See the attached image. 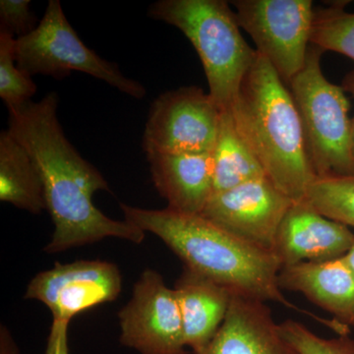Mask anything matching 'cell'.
Listing matches in <instances>:
<instances>
[{
    "mask_svg": "<svg viewBox=\"0 0 354 354\" xmlns=\"http://www.w3.org/2000/svg\"><path fill=\"white\" fill-rule=\"evenodd\" d=\"M58 97L50 93L39 102L8 109V131L31 156L44 184L46 209L55 232L44 251L58 253L106 237L139 244L145 232L127 221L104 215L93 202L109 184L94 165L81 157L57 120Z\"/></svg>",
    "mask_w": 354,
    "mask_h": 354,
    "instance_id": "6da1fadb",
    "label": "cell"
},
{
    "mask_svg": "<svg viewBox=\"0 0 354 354\" xmlns=\"http://www.w3.org/2000/svg\"><path fill=\"white\" fill-rule=\"evenodd\" d=\"M125 221L144 232L157 235L189 268L237 295L274 301L341 334L344 326L297 307L286 299L279 285L281 267L276 256L249 243L197 214L167 208L147 209L120 204Z\"/></svg>",
    "mask_w": 354,
    "mask_h": 354,
    "instance_id": "7a4b0ae2",
    "label": "cell"
},
{
    "mask_svg": "<svg viewBox=\"0 0 354 354\" xmlns=\"http://www.w3.org/2000/svg\"><path fill=\"white\" fill-rule=\"evenodd\" d=\"M235 128L265 176L293 201L317 178L290 88L257 51L230 109Z\"/></svg>",
    "mask_w": 354,
    "mask_h": 354,
    "instance_id": "3957f363",
    "label": "cell"
},
{
    "mask_svg": "<svg viewBox=\"0 0 354 354\" xmlns=\"http://www.w3.org/2000/svg\"><path fill=\"white\" fill-rule=\"evenodd\" d=\"M149 16L174 26L196 50L209 94L218 108L230 109L257 55L243 36L235 12L223 0H160Z\"/></svg>",
    "mask_w": 354,
    "mask_h": 354,
    "instance_id": "277c9868",
    "label": "cell"
},
{
    "mask_svg": "<svg viewBox=\"0 0 354 354\" xmlns=\"http://www.w3.org/2000/svg\"><path fill=\"white\" fill-rule=\"evenodd\" d=\"M324 51L310 44L301 71L288 84L299 114L305 145L317 178L354 176L353 120L342 85L321 68Z\"/></svg>",
    "mask_w": 354,
    "mask_h": 354,
    "instance_id": "5b68a950",
    "label": "cell"
},
{
    "mask_svg": "<svg viewBox=\"0 0 354 354\" xmlns=\"http://www.w3.org/2000/svg\"><path fill=\"white\" fill-rule=\"evenodd\" d=\"M16 64L28 76L57 79L72 71L104 81L135 99H143L146 88L123 75L115 64L102 59L79 38L65 17L59 0H50L43 19L27 36L16 39Z\"/></svg>",
    "mask_w": 354,
    "mask_h": 354,
    "instance_id": "8992f818",
    "label": "cell"
},
{
    "mask_svg": "<svg viewBox=\"0 0 354 354\" xmlns=\"http://www.w3.org/2000/svg\"><path fill=\"white\" fill-rule=\"evenodd\" d=\"M237 22L288 86L301 71L313 25L311 0H235Z\"/></svg>",
    "mask_w": 354,
    "mask_h": 354,
    "instance_id": "52a82bcc",
    "label": "cell"
},
{
    "mask_svg": "<svg viewBox=\"0 0 354 354\" xmlns=\"http://www.w3.org/2000/svg\"><path fill=\"white\" fill-rule=\"evenodd\" d=\"M221 111L209 93L196 86L169 91L153 102L143 136L150 153H211Z\"/></svg>",
    "mask_w": 354,
    "mask_h": 354,
    "instance_id": "ba28073f",
    "label": "cell"
},
{
    "mask_svg": "<svg viewBox=\"0 0 354 354\" xmlns=\"http://www.w3.org/2000/svg\"><path fill=\"white\" fill-rule=\"evenodd\" d=\"M118 317L123 346L141 354H187L176 290L158 272L144 271Z\"/></svg>",
    "mask_w": 354,
    "mask_h": 354,
    "instance_id": "9c48e42d",
    "label": "cell"
},
{
    "mask_svg": "<svg viewBox=\"0 0 354 354\" xmlns=\"http://www.w3.org/2000/svg\"><path fill=\"white\" fill-rule=\"evenodd\" d=\"M122 290L118 268L106 261L57 263L41 272L28 285L25 298L48 306L53 321L70 322L73 317L115 300Z\"/></svg>",
    "mask_w": 354,
    "mask_h": 354,
    "instance_id": "30bf717a",
    "label": "cell"
},
{
    "mask_svg": "<svg viewBox=\"0 0 354 354\" xmlns=\"http://www.w3.org/2000/svg\"><path fill=\"white\" fill-rule=\"evenodd\" d=\"M293 202L263 177L215 193L200 215L235 236L274 253L279 225Z\"/></svg>",
    "mask_w": 354,
    "mask_h": 354,
    "instance_id": "8fae6325",
    "label": "cell"
},
{
    "mask_svg": "<svg viewBox=\"0 0 354 354\" xmlns=\"http://www.w3.org/2000/svg\"><path fill=\"white\" fill-rule=\"evenodd\" d=\"M354 245L348 225L328 218L305 200L293 202L279 225L274 254L281 269L339 259Z\"/></svg>",
    "mask_w": 354,
    "mask_h": 354,
    "instance_id": "7c38bea8",
    "label": "cell"
},
{
    "mask_svg": "<svg viewBox=\"0 0 354 354\" xmlns=\"http://www.w3.org/2000/svg\"><path fill=\"white\" fill-rule=\"evenodd\" d=\"M200 354H299L266 302L234 293L227 317Z\"/></svg>",
    "mask_w": 354,
    "mask_h": 354,
    "instance_id": "4fadbf2b",
    "label": "cell"
},
{
    "mask_svg": "<svg viewBox=\"0 0 354 354\" xmlns=\"http://www.w3.org/2000/svg\"><path fill=\"white\" fill-rule=\"evenodd\" d=\"M147 158L167 208L200 215L214 194L211 153H150Z\"/></svg>",
    "mask_w": 354,
    "mask_h": 354,
    "instance_id": "5bb4252c",
    "label": "cell"
},
{
    "mask_svg": "<svg viewBox=\"0 0 354 354\" xmlns=\"http://www.w3.org/2000/svg\"><path fill=\"white\" fill-rule=\"evenodd\" d=\"M279 285L302 293L335 320L354 328V272L344 257L283 268Z\"/></svg>",
    "mask_w": 354,
    "mask_h": 354,
    "instance_id": "9a60e30c",
    "label": "cell"
},
{
    "mask_svg": "<svg viewBox=\"0 0 354 354\" xmlns=\"http://www.w3.org/2000/svg\"><path fill=\"white\" fill-rule=\"evenodd\" d=\"M174 288L183 317L186 346L200 354L223 325L234 292L187 267H184Z\"/></svg>",
    "mask_w": 354,
    "mask_h": 354,
    "instance_id": "2e32d148",
    "label": "cell"
},
{
    "mask_svg": "<svg viewBox=\"0 0 354 354\" xmlns=\"http://www.w3.org/2000/svg\"><path fill=\"white\" fill-rule=\"evenodd\" d=\"M0 200L32 214L46 209L44 184L36 165L8 130L0 134Z\"/></svg>",
    "mask_w": 354,
    "mask_h": 354,
    "instance_id": "e0dca14e",
    "label": "cell"
},
{
    "mask_svg": "<svg viewBox=\"0 0 354 354\" xmlns=\"http://www.w3.org/2000/svg\"><path fill=\"white\" fill-rule=\"evenodd\" d=\"M211 157L214 194L266 177L257 158L237 132L230 109L221 111Z\"/></svg>",
    "mask_w": 354,
    "mask_h": 354,
    "instance_id": "ac0fdd59",
    "label": "cell"
},
{
    "mask_svg": "<svg viewBox=\"0 0 354 354\" xmlns=\"http://www.w3.org/2000/svg\"><path fill=\"white\" fill-rule=\"evenodd\" d=\"M346 2H335L314 12L310 43L354 62V12L346 11Z\"/></svg>",
    "mask_w": 354,
    "mask_h": 354,
    "instance_id": "d6986e66",
    "label": "cell"
},
{
    "mask_svg": "<svg viewBox=\"0 0 354 354\" xmlns=\"http://www.w3.org/2000/svg\"><path fill=\"white\" fill-rule=\"evenodd\" d=\"M304 200L328 218L354 227V176L316 178Z\"/></svg>",
    "mask_w": 354,
    "mask_h": 354,
    "instance_id": "ffe728a7",
    "label": "cell"
},
{
    "mask_svg": "<svg viewBox=\"0 0 354 354\" xmlns=\"http://www.w3.org/2000/svg\"><path fill=\"white\" fill-rule=\"evenodd\" d=\"M13 36L0 31V97L7 108H15L36 94L37 86L16 64Z\"/></svg>",
    "mask_w": 354,
    "mask_h": 354,
    "instance_id": "44dd1931",
    "label": "cell"
},
{
    "mask_svg": "<svg viewBox=\"0 0 354 354\" xmlns=\"http://www.w3.org/2000/svg\"><path fill=\"white\" fill-rule=\"evenodd\" d=\"M30 0L0 1V31L18 38L27 36L36 29L37 18L32 12Z\"/></svg>",
    "mask_w": 354,
    "mask_h": 354,
    "instance_id": "7402d4cb",
    "label": "cell"
},
{
    "mask_svg": "<svg viewBox=\"0 0 354 354\" xmlns=\"http://www.w3.org/2000/svg\"><path fill=\"white\" fill-rule=\"evenodd\" d=\"M68 326L66 321H53L44 354H69Z\"/></svg>",
    "mask_w": 354,
    "mask_h": 354,
    "instance_id": "603a6c76",
    "label": "cell"
},
{
    "mask_svg": "<svg viewBox=\"0 0 354 354\" xmlns=\"http://www.w3.org/2000/svg\"><path fill=\"white\" fill-rule=\"evenodd\" d=\"M0 354H19L13 337L3 326L0 330Z\"/></svg>",
    "mask_w": 354,
    "mask_h": 354,
    "instance_id": "cb8c5ba5",
    "label": "cell"
},
{
    "mask_svg": "<svg viewBox=\"0 0 354 354\" xmlns=\"http://www.w3.org/2000/svg\"><path fill=\"white\" fill-rule=\"evenodd\" d=\"M342 87L346 91V93H348L353 95L354 99V70L349 72L344 76V80H342ZM353 120V155H354V116L351 118Z\"/></svg>",
    "mask_w": 354,
    "mask_h": 354,
    "instance_id": "d4e9b609",
    "label": "cell"
},
{
    "mask_svg": "<svg viewBox=\"0 0 354 354\" xmlns=\"http://www.w3.org/2000/svg\"><path fill=\"white\" fill-rule=\"evenodd\" d=\"M344 258L354 272V245L353 246V248L348 251V254H346V256H344Z\"/></svg>",
    "mask_w": 354,
    "mask_h": 354,
    "instance_id": "484cf974",
    "label": "cell"
}]
</instances>
